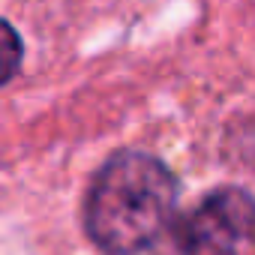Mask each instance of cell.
<instances>
[{
	"instance_id": "obj_3",
	"label": "cell",
	"mask_w": 255,
	"mask_h": 255,
	"mask_svg": "<svg viewBox=\"0 0 255 255\" xmlns=\"http://www.w3.org/2000/svg\"><path fill=\"white\" fill-rule=\"evenodd\" d=\"M18 63H21V36L9 21L0 18V87L18 72Z\"/></svg>"
},
{
	"instance_id": "obj_2",
	"label": "cell",
	"mask_w": 255,
	"mask_h": 255,
	"mask_svg": "<svg viewBox=\"0 0 255 255\" xmlns=\"http://www.w3.org/2000/svg\"><path fill=\"white\" fill-rule=\"evenodd\" d=\"M252 222L255 207L246 189H216L183 216L174 255H255Z\"/></svg>"
},
{
	"instance_id": "obj_1",
	"label": "cell",
	"mask_w": 255,
	"mask_h": 255,
	"mask_svg": "<svg viewBox=\"0 0 255 255\" xmlns=\"http://www.w3.org/2000/svg\"><path fill=\"white\" fill-rule=\"evenodd\" d=\"M177 213V177L138 150L114 153L84 198V234L102 255H144Z\"/></svg>"
}]
</instances>
